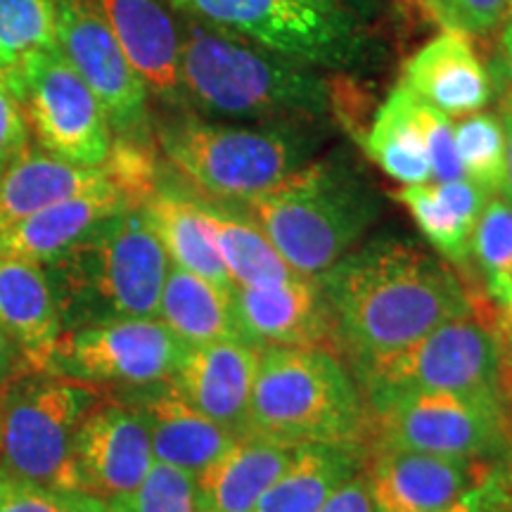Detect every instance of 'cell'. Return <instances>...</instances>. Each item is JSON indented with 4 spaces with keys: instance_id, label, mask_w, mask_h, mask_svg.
<instances>
[{
    "instance_id": "cell-3",
    "label": "cell",
    "mask_w": 512,
    "mask_h": 512,
    "mask_svg": "<svg viewBox=\"0 0 512 512\" xmlns=\"http://www.w3.org/2000/svg\"><path fill=\"white\" fill-rule=\"evenodd\" d=\"M43 268L62 328L72 330L119 318H157L171 266L143 209L128 207Z\"/></svg>"
},
{
    "instance_id": "cell-6",
    "label": "cell",
    "mask_w": 512,
    "mask_h": 512,
    "mask_svg": "<svg viewBox=\"0 0 512 512\" xmlns=\"http://www.w3.org/2000/svg\"><path fill=\"white\" fill-rule=\"evenodd\" d=\"M366 451L403 448L496 463L512 446V418L501 394L446 389H366Z\"/></svg>"
},
{
    "instance_id": "cell-27",
    "label": "cell",
    "mask_w": 512,
    "mask_h": 512,
    "mask_svg": "<svg viewBox=\"0 0 512 512\" xmlns=\"http://www.w3.org/2000/svg\"><path fill=\"white\" fill-rule=\"evenodd\" d=\"M195 204L233 287H268L302 275L287 264L245 211L197 200Z\"/></svg>"
},
{
    "instance_id": "cell-45",
    "label": "cell",
    "mask_w": 512,
    "mask_h": 512,
    "mask_svg": "<svg viewBox=\"0 0 512 512\" xmlns=\"http://www.w3.org/2000/svg\"><path fill=\"white\" fill-rule=\"evenodd\" d=\"M501 48H503V64L501 74L508 86L512 88V12L510 17L503 22V34H501Z\"/></svg>"
},
{
    "instance_id": "cell-32",
    "label": "cell",
    "mask_w": 512,
    "mask_h": 512,
    "mask_svg": "<svg viewBox=\"0 0 512 512\" xmlns=\"http://www.w3.org/2000/svg\"><path fill=\"white\" fill-rule=\"evenodd\" d=\"M458 162L467 181L479 185L491 197L498 195L505 169V131L498 114H467L453 126Z\"/></svg>"
},
{
    "instance_id": "cell-15",
    "label": "cell",
    "mask_w": 512,
    "mask_h": 512,
    "mask_svg": "<svg viewBox=\"0 0 512 512\" xmlns=\"http://www.w3.org/2000/svg\"><path fill=\"white\" fill-rule=\"evenodd\" d=\"M491 465L403 448H373L363 460L375 512H444L489 475Z\"/></svg>"
},
{
    "instance_id": "cell-29",
    "label": "cell",
    "mask_w": 512,
    "mask_h": 512,
    "mask_svg": "<svg viewBox=\"0 0 512 512\" xmlns=\"http://www.w3.org/2000/svg\"><path fill=\"white\" fill-rule=\"evenodd\" d=\"M363 145L370 159L396 183L425 185L432 181L430 152L420 126V98L403 83L384 100Z\"/></svg>"
},
{
    "instance_id": "cell-40",
    "label": "cell",
    "mask_w": 512,
    "mask_h": 512,
    "mask_svg": "<svg viewBox=\"0 0 512 512\" xmlns=\"http://www.w3.org/2000/svg\"><path fill=\"white\" fill-rule=\"evenodd\" d=\"M318 512H375L363 470L344 482Z\"/></svg>"
},
{
    "instance_id": "cell-26",
    "label": "cell",
    "mask_w": 512,
    "mask_h": 512,
    "mask_svg": "<svg viewBox=\"0 0 512 512\" xmlns=\"http://www.w3.org/2000/svg\"><path fill=\"white\" fill-rule=\"evenodd\" d=\"M363 460L366 451L358 446H299L252 512H318L339 486L363 470Z\"/></svg>"
},
{
    "instance_id": "cell-22",
    "label": "cell",
    "mask_w": 512,
    "mask_h": 512,
    "mask_svg": "<svg viewBox=\"0 0 512 512\" xmlns=\"http://www.w3.org/2000/svg\"><path fill=\"white\" fill-rule=\"evenodd\" d=\"M0 325L36 373H48L64 332L60 306L43 264L0 256Z\"/></svg>"
},
{
    "instance_id": "cell-34",
    "label": "cell",
    "mask_w": 512,
    "mask_h": 512,
    "mask_svg": "<svg viewBox=\"0 0 512 512\" xmlns=\"http://www.w3.org/2000/svg\"><path fill=\"white\" fill-rule=\"evenodd\" d=\"M110 512H200L195 477L155 463L133 494L110 503Z\"/></svg>"
},
{
    "instance_id": "cell-31",
    "label": "cell",
    "mask_w": 512,
    "mask_h": 512,
    "mask_svg": "<svg viewBox=\"0 0 512 512\" xmlns=\"http://www.w3.org/2000/svg\"><path fill=\"white\" fill-rule=\"evenodd\" d=\"M57 50V0H0V76Z\"/></svg>"
},
{
    "instance_id": "cell-9",
    "label": "cell",
    "mask_w": 512,
    "mask_h": 512,
    "mask_svg": "<svg viewBox=\"0 0 512 512\" xmlns=\"http://www.w3.org/2000/svg\"><path fill=\"white\" fill-rule=\"evenodd\" d=\"M190 19L252 41L304 67H344L361 53L347 12L318 0H169Z\"/></svg>"
},
{
    "instance_id": "cell-48",
    "label": "cell",
    "mask_w": 512,
    "mask_h": 512,
    "mask_svg": "<svg viewBox=\"0 0 512 512\" xmlns=\"http://www.w3.org/2000/svg\"><path fill=\"white\" fill-rule=\"evenodd\" d=\"M505 512H510V510H508V508H505Z\"/></svg>"
},
{
    "instance_id": "cell-25",
    "label": "cell",
    "mask_w": 512,
    "mask_h": 512,
    "mask_svg": "<svg viewBox=\"0 0 512 512\" xmlns=\"http://www.w3.org/2000/svg\"><path fill=\"white\" fill-rule=\"evenodd\" d=\"M489 197V192L467 178L406 185L394 192V200L411 211L427 242L456 266H465L472 259V235Z\"/></svg>"
},
{
    "instance_id": "cell-38",
    "label": "cell",
    "mask_w": 512,
    "mask_h": 512,
    "mask_svg": "<svg viewBox=\"0 0 512 512\" xmlns=\"http://www.w3.org/2000/svg\"><path fill=\"white\" fill-rule=\"evenodd\" d=\"M29 147V126L15 91L0 76V174Z\"/></svg>"
},
{
    "instance_id": "cell-46",
    "label": "cell",
    "mask_w": 512,
    "mask_h": 512,
    "mask_svg": "<svg viewBox=\"0 0 512 512\" xmlns=\"http://www.w3.org/2000/svg\"><path fill=\"white\" fill-rule=\"evenodd\" d=\"M413 3H418V8L425 12L427 17H432V19H437L439 22V17H441V5H444V0H413Z\"/></svg>"
},
{
    "instance_id": "cell-10",
    "label": "cell",
    "mask_w": 512,
    "mask_h": 512,
    "mask_svg": "<svg viewBox=\"0 0 512 512\" xmlns=\"http://www.w3.org/2000/svg\"><path fill=\"white\" fill-rule=\"evenodd\" d=\"M366 389H446L467 394L498 392V339L494 311H475L441 323L413 344L358 366Z\"/></svg>"
},
{
    "instance_id": "cell-44",
    "label": "cell",
    "mask_w": 512,
    "mask_h": 512,
    "mask_svg": "<svg viewBox=\"0 0 512 512\" xmlns=\"http://www.w3.org/2000/svg\"><path fill=\"white\" fill-rule=\"evenodd\" d=\"M489 477L494 482V489L498 498H501V503L512 512V446L491 465Z\"/></svg>"
},
{
    "instance_id": "cell-28",
    "label": "cell",
    "mask_w": 512,
    "mask_h": 512,
    "mask_svg": "<svg viewBox=\"0 0 512 512\" xmlns=\"http://www.w3.org/2000/svg\"><path fill=\"white\" fill-rule=\"evenodd\" d=\"M157 318L185 344L242 339L233 311V290L171 266L166 273Z\"/></svg>"
},
{
    "instance_id": "cell-13",
    "label": "cell",
    "mask_w": 512,
    "mask_h": 512,
    "mask_svg": "<svg viewBox=\"0 0 512 512\" xmlns=\"http://www.w3.org/2000/svg\"><path fill=\"white\" fill-rule=\"evenodd\" d=\"M57 48L100 100L117 138L150 140V91L91 0H57Z\"/></svg>"
},
{
    "instance_id": "cell-42",
    "label": "cell",
    "mask_w": 512,
    "mask_h": 512,
    "mask_svg": "<svg viewBox=\"0 0 512 512\" xmlns=\"http://www.w3.org/2000/svg\"><path fill=\"white\" fill-rule=\"evenodd\" d=\"M498 83H501V114L498 117H501L505 131V169L498 195L512 204V88L505 83L503 76H498Z\"/></svg>"
},
{
    "instance_id": "cell-14",
    "label": "cell",
    "mask_w": 512,
    "mask_h": 512,
    "mask_svg": "<svg viewBox=\"0 0 512 512\" xmlns=\"http://www.w3.org/2000/svg\"><path fill=\"white\" fill-rule=\"evenodd\" d=\"M155 465L147 425L131 403L98 401L81 420L72 448L74 486L117 501L138 489Z\"/></svg>"
},
{
    "instance_id": "cell-12",
    "label": "cell",
    "mask_w": 512,
    "mask_h": 512,
    "mask_svg": "<svg viewBox=\"0 0 512 512\" xmlns=\"http://www.w3.org/2000/svg\"><path fill=\"white\" fill-rule=\"evenodd\" d=\"M188 349L159 318H119L64 330L48 373L100 384L143 389L169 382Z\"/></svg>"
},
{
    "instance_id": "cell-37",
    "label": "cell",
    "mask_w": 512,
    "mask_h": 512,
    "mask_svg": "<svg viewBox=\"0 0 512 512\" xmlns=\"http://www.w3.org/2000/svg\"><path fill=\"white\" fill-rule=\"evenodd\" d=\"M420 126L427 140V152H430L434 181L446 183L465 178L463 166H460L456 155V143H453L451 119L420 100Z\"/></svg>"
},
{
    "instance_id": "cell-39",
    "label": "cell",
    "mask_w": 512,
    "mask_h": 512,
    "mask_svg": "<svg viewBox=\"0 0 512 512\" xmlns=\"http://www.w3.org/2000/svg\"><path fill=\"white\" fill-rule=\"evenodd\" d=\"M494 299V330L498 339V392L512 418V283L491 294Z\"/></svg>"
},
{
    "instance_id": "cell-20",
    "label": "cell",
    "mask_w": 512,
    "mask_h": 512,
    "mask_svg": "<svg viewBox=\"0 0 512 512\" xmlns=\"http://www.w3.org/2000/svg\"><path fill=\"white\" fill-rule=\"evenodd\" d=\"M138 207L119 181L46 207L0 233V256L48 264L121 209Z\"/></svg>"
},
{
    "instance_id": "cell-2",
    "label": "cell",
    "mask_w": 512,
    "mask_h": 512,
    "mask_svg": "<svg viewBox=\"0 0 512 512\" xmlns=\"http://www.w3.org/2000/svg\"><path fill=\"white\" fill-rule=\"evenodd\" d=\"M181 88L207 114L266 124H297L332 110L330 83L245 38L185 19Z\"/></svg>"
},
{
    "instance_id": "cell-35",
    "label": "cell",
    "mask_w": 512,
    "mask_h": 512,
    "mask_svg": "<svg viewBox=\"0 0 512 512\" xmlns=\"http://www.w3.org/2000/svg\"><path fill=\"white\" fill-rule=\"evenodd\" d=\"M0 512H110V503L79 489H62L0 472Z\"/></svg>"
},
{
    "instance_id": "cell-4",
    "label": "cell",
    "mask_w": 512,
    "mask_h": 512,
    "mask_svg": "<svg viewBox=\"0 0 512 512\" xmlns=\"http://www.w3.org/2000/svg\"><path fill=\"white\" fill-rule=\"evenodd\" d=\"M247 432L292 446L335 444L366 451V401L339 354L261 347Z\"/></svg>"
},
{
    "instance_id": "cell-5",
    "label": "cell",
    "mask_w": 512,
    "mask_h": 512,
    "mask_svg": "<svg viewBox=\"0 0 512 512\" xmlns=\"http://www.w3.org/2000/svg\"><path fill=\"white\" fill-rule=\"evenodd\" d=\"M242 207L287 264L309 278L344 259L375 216L366 190L328 164L302 166Z\"/></svg>"
},
{
    "instance_id": "cell-33",
    "label": "cell",
    "mask_w": 512,
    "mask_h": 512,
    "mask_svg": "<svg viewBox=\"0 0 512 512\" xmlns=\"http://www.w3.org/2000/svg\"><path fill=\"white\" fill-rule=\"evenodd\" d=\"M470 256L482 268L486 290L494 294L512 283V204L503 197H489L472 235Z\"/></svg>"
},
{
    "instance_id": "cell-19",
    "label": "cell",
    "mask_w": 512,
    "mask_h": 512,
    "mask_svg": "<svg viewBox=\"0 0 512 512\" xmlns=\"http://www.w3.org/2000/svg\"><path fill=\"white\" fill-rule=\"evenodd\" d=\"M136 399L131 406L143 415L155 463L178 467L192 477L202 475L240 437L190 406L171 380L138 389Z\"/></svg>"
},
{
    "instance_id": "cell-1",
    "label": "cell",
    "mask_w": 512,
    "mask_h": 512,
    "mask_svg": "<svg viewBox=\"0 0 512 512\" xmlns=\"http://www.w3.org/2000/svg\"><path fill=\"white\" fill-rule=\"evenodd\" d=\"M318 283L339 349L354 358L356 368L477 306L460 275L411 240L370 242L339 259Z\"/></svg>"
},
{
    "instance_id": "cell-23",
    "label": "cell",
    "mask_w": 512,
    "mask_h": 512,
    "mask_svg": "<svg viewBox=\"0 0 512 512\" xmlns=\"http://www.w3.org/2000/svg\"><path fill=\"white\" fill-rule=\"evenodd\" d=\"M297 448L261 434H242L195 477L200 512H252L268 486L283 475Z\"/></svg>"
},
{
    "instance_id": "cell-17",
    "label": "cell",
    "mask_w": 512,
    "mask_h": 512,
    "mask_svg": "<svg viewBox=\"0 0 512 512\" xmlns=\"http://www.w3.org/2000/svg\"><path fill=\"white\" fill-rule=\"evenodd\" d=\"M261 347L247 339L188 344L171 384L190 406L235 434H247Z\"/></svg>"
},
{
    "instance_id": "cell-36",
    "label": "cell",
    "mask_w": 512,
    "mask_h": 512,
    "mask_svg": "<svg viewBox=\"0 0 512 512\" xmlns=\"http://www.w3.org/2000/svg\"><path fill=\"white\" fill-rule=\"evenodd\" d=\"M512 12V0H444L439 24L444 31L484 36L501 27Z\"/></svg>"
},
{
    "instance_id": "cell-30",
    "label": "cell",
    "mask_w": 512,
    "mask_h": 512,
    "mask_svg": "<svg viewBox=\"0 0 512 512\" xmlns=\"http://www.w3.org/2000/svg\"><path fill=\"white\" fill-rule=\"evenodd\" d=\"M140 209L174 266L200 275L223 290H233L226 266L204 228L195 200L157 188L150 200L140 204Z\"/></svg>"
},
{
    "instance_id": "cell-11",
    "label": "cell",
    "mask_w": 512,
    "mask_h": 512,
    "mask_svg": "<svg viewBox=\"0 0 512 512\" xmlns=\"http://www.w3.org/2000/svg\"><path fill=\"white\" fill-rule=\"evenodd\" d=\"M8 83L43 152L86 169L107 162L110 119L60 48L34 57Z\"/></svg>"
},
{
    "instance_id": "cell-18",
    "label": "cell",
    "mask_w": 512,
    "mask_h": 512,
    "mask_svg": "<svg viewBox=\"0 0 512 512\" xmlns=\"http://www.w3.org/2000/svg\"><path fill=\"white\" fill-rule=\"evenodd\" d=\"M126 60L159 100L178 105L181 88V34L159 0H91Z\"/></svg>"
},
{
    "instance_id": "cell-8",
    "label": "cell",
    "mask_w": 512,
    "mask_h": 512,
    "mask_svg": "<svg viewBox=\"0 0 512 512\" xmlns=\"http://www.w3.org/2000/svg\"><path fill=\"white\" fill-rule=\"evenodd\" d=\"M100 387L55 373H29L0 389V465L5 475L76 489L72 448Z\"/></svg>"
},
{
    "instance_id": "cell-16",
    "label": "cell",
    "mask_w": 512,
    "mask_h": 512,
    "mask_svg": "<svg viewBox=\"0 0 512 512\" xmlns=\"http://www.w3.org/2000/svg\"><path fill=\"white\" fill-rule=\"evenodd\" d=\"M240 337L256 347L325 349L342 354L318 278L299 275L268 287H233Z\"/></svg>"
},
{
    "instance_id": "cell-43",
    "label": "cell",
    "mask_w": 512,
    "mask_h": 512,
    "mask_svg": "<svg viewBox=\"0 0 512 512\" xmlns=\"http://www.w3.org/2000/svg\"><path fill=\"white\" fill-rule=\"evenodd\" d=\"M29 363L27 358L22 356V351L15 344L8 332H5L3 325H0V389L5 384H10L12 380H17L19 375L29 373Z\"/></svg>"
},
{
    "instance_id": "cell-21",
    "label": "cell",
    "mask_w": 512,
    "mask_h": 512,
    "mask_svg": "<svg viewBox=\"0 0 512 512\" xmlns=\"http://www.w3.org/2000/svg\"><path fill=\"white\" fill-rule=\"evenodd\" d=\"M401 83L448 119L482 112L494 93L489 69L477 57L470 38L456 31H444L413 55Z\"/></svg>"
},
{
    "instance_id": "cell-24",
    "label": "cell",
    "mask_w": 512,
    "mask_h": 512,
    "mask_svg": "<svg viewBox=\"0 0 512 512\" xmlns=\"http://www.w3.org/2000/svg\"><path fill=\"white\" fill-rule=\"evenodd\" d=\"M112 181L119 178L110 162L86 169L27 147L0 174V233L36 211Z\"/></svg>"
},
{
    "instance_id": "cell-41",
    "label": "cell",
    "mask_w": 512,
    "mask_h": 512,
    "mask_svg": "<svg viewBox=\"0 0 512 512\" xmlns=\"http://www.w3.org/2000/svg\"><path fill=\"white\" fill-rule=\"evenodd\" d=\"M491 472V470H489ZM444 512H505V505L498 498L494 482L486 475L477 486H472L467 494Z\"/></svg>"
},
{
    "instance_id": "cell-7",
    "label": "cell",
    "mask_w": 512,
    "mask_h": 512,
    "mask_svg": "<svg viewBox=\"0 0 512 512\" xmlns=\"http://www.w3.org/2000/svg\"><path fill=\"white\" fill-rule=\"evenodd\" d=\"M157 143L178 174L219 202L264 195L304 166L309 143L287 128H242L169 117L157 126Z\"/></svg>"
},
{
    "instance_id": "cell-47",
    "label": "cell",
    "mask_w": 512,
    "mask_h": 512,
    "mask_svg": "<svg viewBox=\"0 0 512 512\" xmlns=\"http://www.w3.org/2000/svg\"><path fill=\"white\" fill-rule=\"evenodd\" d=\"M318 3H323V5H330V8H335V10H342V12H347V3H349V0H318Z\"/></svg>"
}]
</instances>
